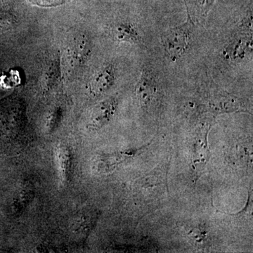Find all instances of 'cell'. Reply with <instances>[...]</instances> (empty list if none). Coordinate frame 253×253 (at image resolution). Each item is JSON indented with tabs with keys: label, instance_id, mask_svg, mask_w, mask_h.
<instances>
[{
	"label": "cell",
	"instance_id": "cell-1",
	"mask_svg": "<svg viewBox=\"0 0 253 253\" xmlns=\"http://www.w3.org/2000/svg\"><path fill=\"white\" fill-rule=\"evenodd\" d=\"M187 10V19L184 23L169 28L161 37L165 52L172 61L180 59L189 51L191 42L194 24L189 10Z\"/></svg>",
	"mask_w": 253,
	"mask_h": 253
},
{
	"label": "cell",
	"instance_id": "cell-2",
	"mask_svg": "<svg viewBox=\"0 0 253 253\" xmlns=\"http://www.w3.org/2000/svg\"><path fill=\"white\" fill-rule=\"evenodd\" d=\"M208 109L214 115L224 113H250L249 106L241 98L231 94H217L208 101Z\"/></svg>",
	"mask_w": 253,
	"mask_h": 253
},
{
	"label": "cell",
	"instance_id": "cell-3",
	"mask_svg": "<svg viewBox=\"0 0 253 253\" xmlns=\"http://www.w3.org/2000/svg\"><path fill=\"white\" fill-rule=\"evenodd\" d=\"M117 99H105L95 105L87 116L86 126L91 129H99L111 121L117 109Z\"/></svg>",
	"mask_w": 253,
	"mask_h": 253
},
{
	"label": "cell",
	"instance_id": "cell-4",
	"mask_svg": "<svg viewBox=\"0 0 253 253\" xmlns=\"http://www.w3.org/2000/svg\"><path fill=\"white\" fill-rule=\"evenodd\" d=\"M158 84L156 78L149 69H143L136 85V96L142 108H148L157 93Z\"/></svg>",
	"mask_w": 253,
	"mask_h": 253
},
{
	"label": "cell",
	"instance_id": "cell-5",
	"mask_svg": "<svg viewBox=\"0 0 253 253\" xmlns=\"http://www.w3.org/2000/svg\"><path fill=\"white\" fill-rule=\"evenodd\" d=\"M211 126V124H206L195 138L192 161L194 167L197 170H201L211 158L208 144V134Z\"/></svg>",
	"mask_w": 253,
	"mask_h": 253
},
{
	"label": "cell",
	"instance_id": "cell-6",
	"mask_svg": "<svg viewBox=\"0 0 253 253\" xmlns=\"http://www.w3.org/2000/svg\"><path fill=\"white\" fill-rule=\"evenodd\" d=\"M116 79V69L112 64H106L99 68L91 78L89 89L94 95L104 94L114 84Z\"/></svg>",
	"mask_w": 253,
	"mask_h": 253
},
{
	"label": "cell",
	"instance_id": "cell-7",
	"mask_svg": "<svg viewBox=\"0 0 253 253\" xmlns=\"http://www.w3.org/2000/svg\"><path fill=\"white\" fill-rule=\"evenodd\" d=\"M111 35L115 41L120 42L139 44L141 41V36L137 28L131 23H115L111 28Z\"/></svg>",
	"mask_w": 253,
	"mask_h": 253
},
{
	"label": "cell",
	"instance_id": "cell-8",
	"mask_svg": "<svg viewBox=\"0 0 253 253\" xmlns=\"http://www.w3.org/2000/svg\"><path fill=\"white\" fill-rule=\"evenodd\" d=\"M138 151L132 150L126 152L115 153L113 154H105L99 156L96 161V168L99 172H106L113 169L116 166L129 156H134Z\"/></svg>",
	"mask_w": 253,
	"mask_h": 253
},
{
	"label": "cell",
	"instance_id": "cell-9",
	"mask_svg": "<svg viewBox=\"0 0 253 253\" xmlns=\"http://www.w3.org/2000/svg\"><path fill=\"white\" fill-rule=\"evenodd\" d=\"M73 57L78 61H83L89 53V43L85 37H82L75 41L73 44L72 50Z\"/></svg>",
	"mask_w": 253,
	"mask_h": 253
},
{
	"label": "cell",
	"instance_id": "cell-10",
	"mask_svg": "<svg viewBox=\"0 0 253 253\" xmlns=\"http://www.w3.org/2000/svg\"><path fill=\"white\" fill-rule=\"evenodd\" d=\"M216 1L217 0H192L193 4L197 8L199 14L204 17L209 14Z\"/></svg>",
	"mask_w": 253,
	"mask_h": 253
},
{
	"label": "cell",
	"instance_id": "cell-11",
	"mask_svg": "<svg viewBox=\"0 0 253 253\" xmlns=\"http://www.w3.org/2000/svg\"><path fill=\"white\" fill-rule=\"evenodd\" d=\"M31 1L38 6L49 7V6H56L63 4L71 0H31Z\"/></svg>",
	"mask_w": 253,
	"mask_h": 253
}]
</instances>
